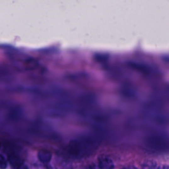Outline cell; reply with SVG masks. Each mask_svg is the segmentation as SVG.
<instances>
[{"label": "cell", "mask_w": 169, "mask_h": 169, "mask_svg": "<svg viewBox=\"0 0 169 169\" xmlns=\"http://www.w3.org/2000/svg\"><path fill=\"white\" fill-rule=\"evenodd\" d=\"M8 161L2 154H0V169H6L8 167Z\"/></svg>", "instance_id": "5"}, {"label": "cell", "mask_w": 169, "mask_h": 169, "mask_svg": "<svg viewBox=\"0 0 169 169\" xmlns=\"http://www.w3.org/2000/svg\"><path fill=\"white\" fill-rule=\"evenodd\" d=\"M52 153L46 150H40L38 153V158L44 164L49 163L52 159Z\"/></svg>", "instance_id": "2"}, {"label": "cell", "mask_w": 169, "mask_h": 169, "mask_svg": "<svg viewBox=\"0 0 169 169\" xmlns=\"http://www.w3.org/2000/svg\"><path fill=\"white\" fill-rule=\"evenodd\" d=\"M99 169H114V164L112 159L108 156H101L98 160Z\"/></svg>", "instance_id": "1"}, {"label": "cell", "mask_w": 169, "mask_h": 169, "mask_svg": "<svg viewBox=\"0 0 169 169\" xmlns=\"http://www.w3.org/2000/svg\"><path fill=\"white\" fill-rule=\"evenodd\" d=\"M8 161L13 168L18 169V168L22 165L21 161L20 158L15 155H10L8 157Z\"/></svg>", "instance_id": "3"}, {"label": "cell", "mask_w": 169, "mask_h": 169, "mask_svg": "<svg viewBox=\"0 0 169 169\" xmlns=\"http://www.w3.org/2000/svg\"><path fill=\"white\" fill-rule=\"evenodd\" d=\"M121 169H138V168L136 166H135L133 165H130V166H124V168H122Z\"/></svg>", "instance_id": "6"}, {"label": "cell", "mask_w": 169, "mask_h": 169, "mask_svg": "<svg viewBox=\"0 0 169 169\" xmlns=\"http://www.w3.org/2000/svg\"><path fill=\"white\" fill-rule=\"evenodd\" d=\"M157 165L155 162L153 161H145L142 166L143 169H157Z\"/></svg>", "instance_id": "4"}, {"label": "cell", "mask_w": 169, "mask_h": 169, "mask_svg": "<svg viewBox=\"0 0 169 169\" xmlns=\"http://www.w3.org/2000/svg\"><path fill=\"white\" fill-rule=\"evenodd\" d=\"M18 169H29V167L27 165H24V164H22L21 166H20Z\"/></svg>", "instance_id": "8"}, {"label": "cell", "mask_w": 169, "mask_h": 169, "mask_svg": "<svg viewBox=\"0 0 169 169\" xmlns=\"http://www.w3.org/2000/svg\"><path fill=\"white\" fill-rule=\"evenodd\" d=\"M157 169H169V165H162L157 166Z\"/></svg>", "instance_id": "7"}]
</instances>
